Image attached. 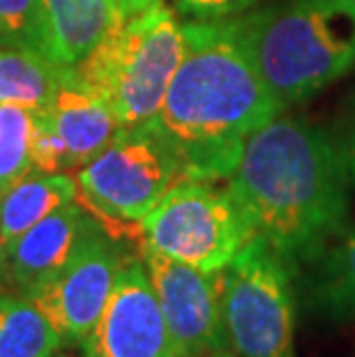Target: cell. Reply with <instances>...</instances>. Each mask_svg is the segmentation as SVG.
<instances>
[{"label":"cell","instance_id":"6da1fadb","mask_svg":"<svg viewBox=\"0 0 355 357\" xmlns=\"http://www.w3.org/2000/svg\"><path fill=\"white\" fill-rule=\"evenodd\" d=\"M226 185L296 272L346 231L351 178L337 134L282 111L249 136Z\"/></svg>","mask_w":355,"mask_h":357},{"label":"cell","instance_id":"7a4b0ae2","mask_svg":"<svg viewBox=\"0 0 355 357\" xmlns=\"http://www.w3.org/2000/svg\"><path fill=\"white\" fill-rule=\"evenodd\" d=\"M282 111L233 19L185 24V56L153 123L185 180L226 182L249 136Z\"/></svg>","mask_w":355,"mask_h":357},{"label":"cell","instance_id":"3957f363","mask_svg":"<svg viewBox=\"0 0 355 357\" xmlns=\"http://www.w3.org/2000/svg\"><path fill=\"white\" fill-rule=\"evenodd\" d=\"M256 72L286 109L355 70V5L282 0L231 17Z\"/></svg>","mask_w":355,"mask_h":357},{"label":"cell","instance_id":"277c9868","mask_svg":"<svg viewBox=\"0 0 355 357\" xmlns=\"http://www.w3.org/2000/svg\"><path fill=\"white\" fill-rule=\"evenodd\" d=\"M185 56V24L164 0L130 19H116L107 37L74 72L102 95L120 129L153 125Z\"/></svg>","mask_w":355,"mask_h":357},{"label":"cell","instance_id":"5b68a950","mask_svg":"<svg viewBox=\"0 0 355 357\" xmlns=\"http://www.w3.org/2000/svg\"><path fill=\"white\" fill-rule=\"evenodd\" d=\"M180 180L183 166L155 125L120 129L77 178L81 205L118 240L141 235L143 217Z\"/></svg>","mask_w":355,"mask_h":357},{"label":"cell","instance_id":"8992f818","mask_svg":"<svg viewBox=\"0 0 355 357\" xmlns=\"http://www.w3.org/2000/svg\"><path fill=\"white\" fill-rule=\"evenodd\" d=\"M222 318L233 355L296 357L293 270L261 235L222 270Z\"/></svg>","mask_w":355,"mask_h":357},{"label":"cell","instance_id":"52a82bcc","mask_svg":"<svg viewBox=\"0 0 355 357\" xmlns=\"http://www.w3.org/2000/svg\"><path fill=\"white\" fill-rule=\"evenodd\" d=\"M254 235L243 205L217 180H180L141 222V242L203 272H222Z\"/></svg>","mask_w":355,"mask_h":357},{"label":"cell","instance_id":"ba28073f","mask_svg":"<svg viewBox=\"0 0 355 357\" xmlns=\"http://www.w3.org/2000/svg\"><path fill=\"white\" fill-rule=\"evenodd\" d=\"M150 284L160 302L173 357H203L229 351L222 318V272H203L192 265L139 245Z\"/></svg>","mask_w":355,"mask_h":357},{"label":"cell","instance_id":"9c48e42d","mask_svg":"<svg viewBox=\"0 0 355 357\" xmlns=\"http://www.w3.org/2000/svg\"><path fill=\"white\" fill-rule=\"evenodd\" d=\"M127 256L100 226L58 275L26 298L49 318L65 348L81 346L100 321Z\"/></svg>","mask_w":355,"mask_h":357},{"label":"cell","instance_id":"30bf717a","mask_svg":"<svg viewBox=\"0 0 355 357\" xmlns=\"http://www.w3.org/2000/svg\"><path fill=\"white\" fill-rule=\"evenodd\" d=\"M83 357H173L160 302L141 258L118 270L107 305L81 341Z\"/></svg>","mask_w":355,"mask_h":357},{"label":"cell","instance_id":"8fae6325","mask_svg":"<svg viewBox=\"0 0 355 357\" xmlns=\"http://www.w3.org/2000/svg\"><path fill=\"white\" fill-rule=\"evenodd\" d=\"M100 226L81 203L63 205L12 242L0 270V281L12 291L30 295L49 284Z\"/></svg>","mask_w":355,"mask_h":357},{"label":"cell","instance_id":"7c38bea8","mask_svg":"<svg viewBox=\"0 0 355 357\" xmlns=\"http://www.w3.org/2000/svg\"><path fill=\"white\" fill-rule=\"evenodd\" d=\"M65 148V171L83 169L120 132L116 113L74 67H63L54 100L42 109Z\"/></svg>","mask_w":355,"mask_h":357},{"label":"cell","instance_id":"4fadbf2b","mask_svg":"<svg viewBox=\"0 0 355 357\" xmlns=\"http://www.w3.org/2000/svg\"><path fill=\"white\" fill-rule=\"evenodd\" d=\"M40 51L58 67H77L116 24V0H40Z\"/></svg>","mask_w":355,"mask_h":357},{"label":"cell","instance_id":"5bb4252c","mask_svg":"<svg viewBox=\"0 0 355 357\" xmlns=\"http://www.w3.org/2000/svg\"><path fill=\"white\" fill-rule=\"evenodd\" d=\"M79 199V182L67 173H35L0 194V231L5 247L40 224L51 212Z\"/></svg>","mask_w":355,"mask_h":357},{"label":"cell","instance_id":"9a60e30c","mask_svg":"<svg viewBox=\"0 0 355 357\" xmlns=\"http://www.w3.org/2000/svg\"><path fill=\"white\" fill-rule=\"evenodd\" d=\"M63 67L26 47L0 44V104L47 109L60 86Z\"/></svg>","mask_w":355,"mask_h":357},{"label":"cell","instance_id":"2e32d148","mask_svg":"<svg viewBox=\"0 0 355 357\" xmlns=\"http://www.w3.org/2000/svg\"><path fill=\"white\" fill-rule=\"evenodd\" d=\"M60 348L49 318L26 295L0 288V357H56Z\"/></svg>","mask_w":355,"mask_h":357},{"label":"cell","instance_id":"e0dca14e","mask_svg":"<svg viewBox=\"0 0 355 357\" xmlns=\"http://www.w3.org/2000/svg\"><path fill=\"white\" fill-rule=\"evenodd\" d=\"M314 272L312 302L335 321L355 318V224L326 249Z\"/></svg>","mask_w":355,"mask_h":357},{"label":"cell","instance_id":"ac0fdd59","mask_svg":"<svg viewBox=\"0 0 355 357\" xmlns=\"http://www.w3.org/2000/svg\"><path fill=\"white\" fill-rule=\"evenodd\" d=\"M33 111L0 104V194L30 173Z\"/></svg>","mask_w":355,"mask_h":357},{"label":"cell","instance_id":"d6986e66","mask_svg":"<svg viewBox=\"0 0 355 357\" xmlns=\"http://www.w3.org/2000/svg\"><path fill=\"white\" fill-rule=\"evenodd\" d=\"M42 40L40 0H0V44L26 47L37 53Z\"/></svg>","mask_w":355,"mask_h":357},{"label":"cell","instance_id":"ffe728a7","mask_svg":"<svg viewBox=\"0 0 355 357\" xmlns=\"http://www.w3.org/2000/svg\"><path fill=\"white\" fill-rule=\"evenodd\" d=\"M30 171L35 173H67L65 148L56 129L51 127L47 113L33 111V132H30Z\"/></svg>","mask_w":355,"mask_h":357},{"label":"cell","instance_id":"44dd1931","mask_svg":"<svg viewBox=\"0 0 355 357\" xmlns=\"http://www.w3.org/2000/svg\"><path fill=\"white\" fill-rule=\"evenodd\" d=\"M254 3L256 0H176V7L196 21H217L243 14Z\"/></svg>","mask_w":355,"mask_h":357},{"label":"cell","instance_id":"7402d4cb","mask_svg":"<svg viewBox=\"0 0 355 357\" xmlns=\"http://www.w3.org/2000/svg\"><path fill=\"white\" fill-rule=\"evenodd\" d=\"M337 141H339V146H342L351 185L355 187V93L344 104V113H342V120H339V129H337Z\"/></svg>","mask_w":355,"mask_h":357},{"label":"cell","instance_id":"603a6c76","mask_svg":"<svg viewBox=\"0 0 355 357\" xmlns=\"http://www.w3.org/2000/svg\"><path fill=\"white\" fill-rule=\"evenodd\" d=\"M160 3V0H118L116 3V12L120 19H130L134 14H139L143 10H148L150 5Z\"/></svg>","mask_w":355,"mask_h":357},{"label":"cell","instance_id":"cb8c5ba5","mask_svg":"<svg viewBox=\"0 0 355 357\" xmlns=\"http://www.w3.org/2000/svg\"><path fill=\"white\" fill-rule=\"evenodd\" d=\"M5 256H7V247H5V240H3V231H0V270H3Z\"/></svg>","mask_w":355,"mask_h":357},{"label":"cell","instance_id":"d4e9b609","mask_svg":"<svg viewBox=\"0 0 355 357\" xmlns=\"http://www.w3.org/2000/svg\"><path fill=\"white\" fill-rule=\"evenodd\" d=\"M203 357H238V355H233L229 351H222V353H213V355H203Z\"/></svg>","mask_w":355,"mask_h":357},{"label":"cell","instance_id":"484cf974","mask_svg":"<svg viewBox=\"0 0 355 357\" xmlns=\"http://www.w3.org/2000/svg\"><path fill=\"white\" fill-rule=\"evenodd\" d=\"M346 3H353L355 5V0H346Z\"/></svg>","mask_w":355,"mask_h":357},{"label":"cell","instance_id":"4316f807","mask_svg":"<svg viewBox=\"0 0 355 357\" xmlns=\"http://www.w3.org/2000/svg\"><path fill=\"white\" fill-rule=\"evenodd\" d=\"M56 357H67V355H56Z\"/></svg>","mask_w":355,"mask_h":357},{"label":"cell","instance_id":"83f0119b","mask_svg":"<svg viewBox=\"0 0 355 357\" xmlns=\"http://www.w3.org/2000/svg\"><path fill=\"white\" fill-rule=\"evenodd\" d=\"M116 3H118V0H116Z\"/></svg>","mask_w":355,"mask_h":357}]
</instances>
